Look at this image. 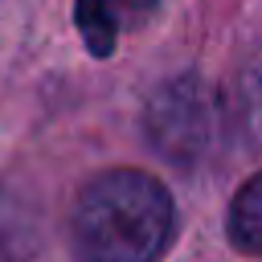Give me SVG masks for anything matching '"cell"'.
<instances>
[{"label":"cell","instance_id":"cell-1","mask_svg":"<svg viewBox=\"0 0 262 262\" xmlns=\"http://www.w3.org/2000/svg\"><path fill=\"white\" fill-rule=\"evenodd\" d=\"M70 229L78 262H156L172 233V196L156 176L115 168L82 188Z\"/></svg>","mask_w":262,"mask_h":262},{"label":"cell","instance_id":"cell-2","mask_svg":"<svg viewBox=\"0 0 262 262\" xmlns=\"http://www.w3.org/2000/svg\"><path fill=\"white\" fill-rule=\"evenodd\" d=\"M147 131L160 151H168L176 160L192 156L209 135V98L201 94V86L192 78L164 86L147 111Z\"/></svg>","mask_w":262,"mask_h":262},{"label":"cell","instance_id":"cell-3","mask_svg":"<svg viewBox=\"0 0 262 262\" xmlns=\"http://www.w3.org/2000/svg\"><path fill=\"white\" fill-rule=\"evenodd\" d=\"M229 237L246 254H262V172L250 176L229 205Z\"/></svg>","mask_w":262,"mask_h":262},{"label":"cell","instance_id":"cell-4","mask_svg":"<svg viewBox=\"0 0 262 262\" xmlns=\"http://www.w3.org/2000/svg\"><path fill=\"white\" fill-rule=\"evenodd\" d=\"M119 12L111 0H78V29L90 45L94 57H106L115 53V41H119Z\"/></svg>","mask_w":262,"mask_h":262},{"label":"cell","instance_id":"cell-5","mask_svg":"<svg viewBox=\"0 0 262 262\" xmlns=\"http://www.w3.org/2000/svg\"><path fill=\"white\" fill-rule=\"evenodd\" d=\"M25 254V225L16 221V213L0 201V262H16Z\"/></svg>","mask_w":262,"mask_h":262},{"label":"cell","instance_id":"cell-6","mask_svg":"<svg viewBox=\"0 0 262 262\" xmlns=\"http://www.w3.org/2000/svg\"><path fill=\"white\" fill-rule=\"evenodd\" d=\"M111 4H115L119 20H143V16H151V12H156V4H160V0H111Z\"/></svg>","mask_w":262,"mask_h":262}]
</instances>
